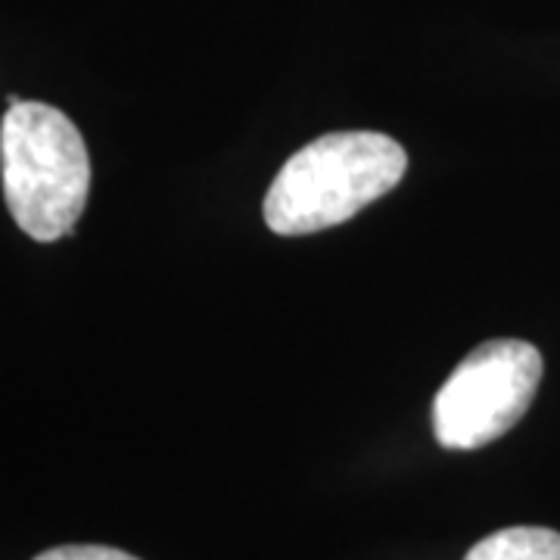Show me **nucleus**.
Instances as JSON below:
<instances>
[{"instance_id":"obj_1","label":"nucleus","mask_w":560,"mask_h":560,"mask_svg":"<svg viewBox=\"0 0 560 560\" xmlns=\"http://www.w3.org/2000/svg\"><path fill=\"white\" fill-rule=\"evenodd\" d=\"M408 172L399 140L381 131H334L283 162L265 197V224L280 237L337 228L386 197Z\"/></svg>"},{"instance_id":"obj_4","label":"nucleus","mask_w":560,"mask_h":560,"mask_svg":"<svg viewBox=\"0 0 560 560\" xmlns=\"http://www.w3.org/2000/svg\"><path fill=\"white\" fill-rule=\"evenodd\" d=\"M464 560H560V533L541 526H511L477 541Z\"/></svg>"},{"instance_id":"obj_5","label":"nucleus","mask_w":560,"mask_h":560,"mask_svg":"<svg viewBox=\"0 0 560 560\" xmlns=\"http://www.w3.org/2000/svg\"><path fill=\"white\" fill-rule=\"evenodd\" d=\"M35 560H138L135 555H125L119 548H106V545H62L50 548Z\"/></svg>"},{"instance_id":"obj_3","label":"nucleus","mask_w":560,"mask_h":560,"mask_svg":"<svg viewBox=\"0 0 560 560\" xmlns=\"http://www.w3.org/2000/svg\"><path fill=\"white\" fill-rule=\"evenodd\" d=\"M541 381V355L526 340H489L452 371L433 399L436 442L455 452L482 448L529 411Z\"/></svg>"},{"instance_id":"obj_2","label":"nucleus","mask_w":560,"mask_h":560,"mask_svg":"<svg viewBox=\"0 0 560 560\" xmlns=\"http://www.w3.org/2000/svg\"><path fill=\"white\" fill-rule=\"evenodd\" d=\"M0 175L20 231L38 243L72 234L91 190V160L66 113L47 103H13L0 121Z\"/></svg>"}]
</instances>
